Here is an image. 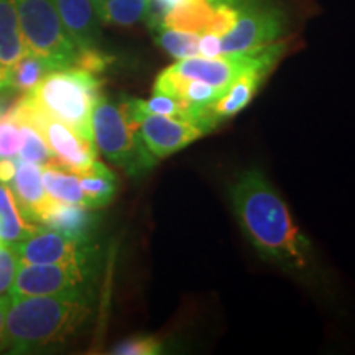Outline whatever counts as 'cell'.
I'll list each match as a JSON object with an SVG mask.
<instances>
[{
    "label": "cell",
    "mask_w": 355,
    "mask_h": 355,
    "mask_svg": "<svg viewBox=\"0 0 355 355\" xmlns=\"http://www.w3.org/2000/svg\"><path fill=\"white\" fill-rule=\"evenodd\" d=\"M229 196L242 232L265 260L295 272L309 268V239L263 173L255 168L242 171L230 184Z\"/></svg>",
    "instance_id": "obj_1"
},
{
    "label": "cell",
    "mask_w": 355,
    "mask_h": 355,
    "mask_svg": "<svg viewBox=\"0 0 355 355\" xmlns=\"http://www.w3.org/2000/svg\"><path fill=\"white\" fill-rule=\"evenodd\" d=\"M92 311L91 286L58 295L12 298L6 322V350L33 354L68 343L86 326Z\"/></svg>",
    "instance_id": "obj_2"
},
{
    "label": "cell",
    "mask_w": 355,
    "mask_h": 355,
    "mask_svg": "<svg viewBox=\"0 0 355 355\" xmlns=\"http://www.w3.org/2000/svg\"><path fill=\"white\" fill-rule=\"evenodd\" d=\"M101 86L102 83L97 74L71 66L50 71L24 96L35 107L94 144L92 112L101 97Z\"/></svg>",
    "instance_id": "obj_3"
},
{
    "label": "cell",
    "mask_w": 355,
    "mask_h": 355,
    "mask_svg": "<svg viewBox=\"0 0 355 355\" xmlns=\"http://www.w3.org/2000/svg\"><path fill=\"white\" fill-rule=\"evenodd\" d=\"M92 135L97 152L128 176H140L157 159L145 148L137 125L128 121L122 101L101 96L92 112Z\"/></svg>",
    "instance_id": "obj_4"
},
{
    "label": "cell",
    "mask_w": 355,
    "mask_h": 355,
    "mask_svg": "<svg viewBox=\"0 0 355 355\" xmlns=\"http://www.w3.org/2000/svg\"><path fill=\"white\" fill-rule=\"evenodd\" d=\"M17 12L26 53L51 71L76 64L79 48L66 32L56 0H17Z\"/></svg>",
    "instance_id": "obj_5"
},
{
    "label": "cell",
    "mask_w": 355,
    "mask_h": 355,
    "mask_svg": "<svg viewBox=\"0 0 355 355\" xmlns=\"http://www.w3.org/2000/svg\"><path fill=\"white\" fill-rule=\"evenodd\" d=\"M17 121L28 122L38 128L46 145L50 146L55 166L61 170L71 171L74 175L83 176L94 170L97 159V148L92 141L83 139L73 128L64 125L63 122L56 121L51 115L44 114L43 110L30 102L24 94L13 102L10 109H7Z\"/></svg>",
    "instance_id": "obj_6"
},
{
    "label": "cell",
    "mask_w": 355,
    "mask_h": 355,
    "mask_svg": "<svg viewBox=\"0 0 355 355\" xmlns=\"http://www.w3.org/2000/svg\"><path fill=\"white\" fill-rule=\"evenodd\" d=\"M285 32L282 8L268 0H241L239 19L232 30L220 37V55L265 46Z\"/></svg>",
    "instance_id": "obj_7"
},
{
    "label": "cell",
    "mask_w": 355,
    "mask_h": 355,
    "mask_svg": "<svg viewBox=\"0 0 355 355\" xmlns=\"http://www.w3.org/2000/svg\"><path fill=\"white\" fill-rule=\"evenodd\" d=\"M94 263L64 261V263H20L15 282L8 295L21 296L58 295L79 288L91 286L94 278Z\"/></svg>",
    "instance_id": "obj_8"
},
{
    "label": "cell",
    "mask_w": 355,
    "mask_h": 355,
    "mask_svg": "<svg viewBox=\"0 0 355 355\" xmlns=\"http://www.w3.org/2000/svg\"><path fill=\"white\" fill-rule=\"evenodd\" d=\"M285 48L286 43L283 42H273L261 46L255 63L248 66L241 76L235 78L219 99L207 105L206 117L212 130L217 125H220L222 122L229 121L234 115L242 112L250 104V101L254 99L266 76L270 74V71L275 68V64L278 63L279 58L285 53Z\"/></svg>",
    "instance_id": "obj_9"
},
{
    "label": "cell",
    "mask_w": 355,
    "mask_h": 355,
    "mask_svg": "<svg viewBox=\"0 0 355 355\" xmlns=\"http://www.w3.org/2000/svg\"><path fill=\"white\" fill-rule=\"evenodd\" d=\"M20 263H94L96 247L92 242H79L48 227H40L24 241L15 243Z\"/></svg>",
    "instance_id": "obj_10"
},
{
    "label": "cell",
    "mask_w": 355,
    "mask_h": 355,
    "mask_svg": "<svg viewBox=\"0 0 355 355\" xmlns=\"http://www.w3.org/2000/svg\"><path fill=\"white\" fill-rule=\"evenodd\" d=\"M137 128L145 148L157 162L181 152L206 135V132L196 123L157 114L144 115L137 122Z\"/></svg>",
    "instance_id": "obj_11"
},
{
    "label": "cell",
    "mask_w": 355,
    "mask_h": 355,
    "mask_svg": "<svg viewBox=\"0 0 355 355\" xmlns=\"http://www.w3.org/2000/svg\"><path fill=\"white\" fill-rule=\"evenodd\" d=\"M260 48L247 50L241 53H229L214 58L193 56L180 60L171 68L181 76L199 79V81L211 84L214 87L227 89L237 76L252 66L260 55Z\"/></svg>",
    "instance_id": "obj_12"
},
{
    "label": "cell",
    "mask_w": 355,
    "mask_h": 355,
    "mask_svg": "<svg viewBox=\"0 0 355 355\" xmlns=\"http://www.w3.org/2000/svg\"><path fill=\"white\" fill-rule=\"evenodd\" d=\"M8 186H10L21 212L26 219L35 222V224H40L42 216L55 202L44 189L42 166L33 165V163L20 162L17 158L15 175H13Z\"/></svg>",
    "instance_id": "obj_13"
},
{
    "label": "cell",
    "mask_w": 355,
    "mask_h": 355,
    "mask_svg": "<svg viewBox=\"0 0 355 355\" xmlns=\"http://www.w3.org/2000/svg\"><path fill=\"white\" fill-rule=\"evenodd\" d=\"M99 216L83 204L55 201L40 219V225L79 242H92Z\"/></svg>",
    "instance_id": "obj_14"
},
{
    "label": "cell",
    "mask_w": 355,
    "mask_h": 355,
    "mask_svg": "<svg viewBox=\"0 0 355 355\" xmlns=\"http://www.w3.org/2000/svg\"><path fill=\"white\" fill-rule=\"evenodd\" d=\"M225 89L214 87L211 84L199 81V79L181 76L175 69L166 68L158 74L157 81L153 84V94H165L175 99L184 102L191 107L189 121L193 122L194 110L199 107H206L216 102L224 94Z\"/></svg>",
    "instance_id": "obj_15"
},
{
    "label": "cell",
    "mask_w": 355,
    "mask_h": 355,
    "mask_svg": "<svg viewBox=\"0 0 355 355\" xmlns=\"http://www.w3.org/2000/svg\"><path fill=\"white\" fill-rule=\"evenodd\" d=\"M66 32L79 50L99 48L101 19L92 0H56Z\"/></svg>",
    "instance_id": "obj_16"
},
{
    "label": "cell",
    "mask_w": 355,
    "mask_h": 355,
    "mask_svg": "<svg viewBox=\"0 0 355 355\" xmlns=\"http://www.w3.org/2000/svg\"><path fill=\"white\" fill-rule=\"evenodd\" d=\"M25 53L17 0H0V91H10L12 73Z\"/></svg>",
    "instance_id": "obj_17"
},
{
    "label": "cell",
    "mask_w": 355,
    "mask_h": 355,
    "mask_svg": "<svg viewBox=\"0 0 355 355\" xmlns=\"http://www.w3.org/2000/svg\"><path fill=\"white\" fill-rule=\"evenodd\" d=\"M214 0H183L175 8H171L157 26H166V28L198 35L207 33L212 15H214Z\"/></svg>",
    "instance_id": "obj_18"
},
{
    "label": "cell",
    "mask_w": 355,
    "mask_h": 355,
    "mask_svg": "<svg viewBox=\"0 0 355 355\" xmlns=\"http://www.w3.org/2000/svg\"><path fill=\"white\" fill-rule=\"evenodd\" d=\"M40 227L21 212L10 186L0 181V242L15 245Z\"/></svg>",
    "instance_id": "obj_19"
},
{
    "label": "cell",
    "mask_w": 355,
    "mask_h": 355,
    "mask_svg": "<svg viewBox=\"0 0 355 355\" xmlns=\"http://www.w3.org/2000/svg\"><path fill=\"white\" fill-rule=\"evenodd\" d=\"M86 206L91 209H101L112 201L117 193V178L104 163L97 162L94 170L79 176Z\"/></svg>",
    "instance_id": "obj_20"
},
{
    "label": "cell",
    "mask_w": 355,
    "mask_h": 355,
    "mask_svg": "<svg viewBox=\"0 0 355 355\" xmlns=\"http://www.w3.org/2000/svg\"><path fill=\"white\" fill-rule=\"evenodd\" d=\"M42 176L44 189H46L48 196L53 201L83 204V206H86V199H84V193L78 175L61 170V168L44 166L42 168Z\"/></svg>",
    "instance_id": "obj_21"
},
{
    "label": "cell",
    "mask_w": 355,
    "mask_h": 355,
    "mask_svg": "<svg viewBox=\"0 0 355 355\" xmlns=\"http://www.w3.org/2000/svg\"><path fill=\"white\" fill-rule=\"evenodd\" d=\"M150 10V0H105L99 10L102 24L117 26H132L146 20Z\"/></svg>",
    "instance_id": "obj_22"
},
{
    "label": "cell",
    "mask_w": 355,
    "mask_h": 355,
    "mask_svg": "<svg viewBox=\"0 0 355 355\" xmlns=\"http://www.w3.org/2000/svg\"><path fill=\"white\" fill-rule=\"evenodd\" d=\"M153 32L159 46L176 60L199 56V38H201V35L166 28V26H157V28H153Z\"/></svg>",
    "instance_id": "obj_23"
},
{
    "label": "cell",
    "mask_w": 355,
    "mask_h": 355,
    "mask_svg": "<svg viewBox=\"0 0 355 355\" xmlns=\"http://www.w3.org/2000/svg\"><path fill=\"white\" fill-rule=\"evenodd\" d=\"M20 122V121H19ZM21 125V148L19 153L20 162L33 163L38 166H55V157H53L50 146L46 145L43 135L38 132V128L28 122H20Z\"/></svg>",
    "instance_id": "obj_24"
},
{
    "label": "cell",
    "mask_w": 355,
    "mask_h": 355,
    "mask_svg": "<svg viewBox=\"0 0 355 355\" xmlns=\"http://www.w3.org/2000/svg\"><path fill=\"white\" fill-rule=\"evenodd\" d=\"M50 71L51 69L40 58L30 55V53H25L24 58L19 61V64L15 66V69L12 73L10 92L25 94V92L32 91Z\"/></svg>",
    "instance_id": "obj_25"
},
{
    "label": "cell",
    "mask_w": 355,
    "mask_h": 355,
    "mask_svg": "<svg viewBox=\"0 0 355 355\" xmlns=\"http://www.w3.org/2000/svg\"><path fill=\"white\" fill-rule=\"evenodd\" d=\"M21 141V125L13 115L6 110L0 117V159L19 158Z\"/></svg>",
    "instance_id": "obj_26"
},
{
    "label": "cell",
    "mask_w": 355,
    "mask_h": 355,
    "mask_svg": "<svg viewBox=\"0 0 355 355\" xmlns=\"http://www.w3.org/2000/svg\"><path fill=\"white\" fill-rule=\"evenodd\" d=\"M163 352V344L155 336H133L119 343L110 350L117 355H158Z\"/></svg>",
    "instance_id": "obj_27"
},
{
    "label": "cell",
    "mask_w": 355,
    "mask_h": 355,
    "mask_svg": "<svg viewBox=\"0 0 355 355\" xmlns=\"http://www.w3.org/2000/svg\"><path fill=\"white\" fill-rule=\"evenodd\" d=\"M19 268L20 260L15 248L0 242V295H7L10 290Z\"/></svg>",
    "instance_id": "obj_28"
},
{
    "label": "cell",
    "mask_w": 355,
    "mask_h": 355,
    "mask_svg": "<svg viewBox=\"0 0 355 355\" xmlns=\"http://www.w3.org/2000/svg\"><path fill=\"white\" fill-rule=\"evenodd\" d=\"M183 0H150V10L148 17H146V20L150 21V26L155 28L171 8H175Z\"/></svg>",
    "instance_id": "obj_29"
},
{
    "label": "cell",
    "mask_w": 355,
    "mask_h": 355,
    "mask_svg": "<svg viewBox=\"0 0 355 355\" xmlns=\"http://www.w3.org/2000/svg\"><path fill=\"white\" fill-rule=\"evenodd\" d=\"M220 55V37L212 33H202L199 38V56L214 58Z\"/></svg>",
    "instance_id": "obj_30"
},
{
    "label": "cell",
    "mask_w": 355,
    "mask_h": 355,
    "mask_svg": "<svg viewBox=\"0 0 355 355\" xmlns=\"http://www.w3.org/2000/svg\"><path fill=\"white\" fill-rule=\"evenodd\" d=\"M10 295H0V352L6 350V322L8 306H10Z\"/></svg>",
    "instance_id": "obj_31"
},
{
    "label": "cell",
    "mask_w": 355,
    "mask_h": 355,
    "mask_svg": "<svg viewBox=\"0 0 355 355\" xmlns=\"http://www.w3.org/2000/svg\"><path fill=\"white\" fill-rule=\"evenodd\" d=\"M17 170V158H3L0 159V181L8 184L12 181Z\"/></svg>",
    "instance_id": "obj_32"
},
{
    "label": "cell",
    "mask_w": 355,
    "mask_h": 355,
    "mask_svg": "<svg viewBox=\"0 0 355 355\" xmlns=\"http://www.w3.org/2000/svg\"><path fill=\"white\" fill-rule=\"evenodd\" d=\"M92 3H94L97 15H99V10L102 8V6H104V3H105V0H92Z\"/></svg>",
    "instance_id": "obj_33"
},
{
    "label": "cell",
    "mask_w": 355,
    "mask_h": 355,
    "mask_svg": "<svg viewBox=\"0 0 355 355\" xmlns=\"http://www.w3.org/2000/svg\"><path fill=\"white\" fill-rule=\"evenodd\" d=\"M7 92H10V91H0V104H6Z\"/></svg>",
    "instance_id": "obj_34"
}]
</instances>
